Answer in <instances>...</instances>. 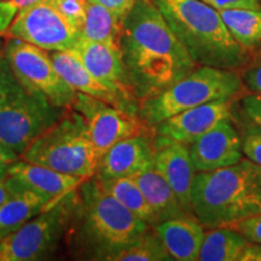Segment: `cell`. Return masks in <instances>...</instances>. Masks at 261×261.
Listing matches in <instances>:
<instances>
[{
    "instance_id": "32",
    "label": "cell",
    "mask_w": 261,
    "mask_h": 261,
    "mask_svg": "<svg viewBox=\"0 0 261 261\" xmlns=\"http://www.w3.org/2000/svg\"><path fill=\"white\" fill-rule=\"evenodd\" d=\"M242 151L247 159L261 166V133H248L242 142Z\"/></svg>"
},
{
    "instance_id": "33",
    "label": "cell",
    "mask_w": 261,
    "mask_h": 261,
    "mask_svg": "<svg viewBox=\"0 0 261 261\" xmlns=\"http://www.w3.org/2000/svg\"><path fill=\"white\" fill-rule=\"evenodd\" d=\"M218 11L228 9H261V0H201Z\"/></svg>"
},
{
    "instance_id": "25",
    "label": "cell",
    "mask_w": 261,
    "mask_h": 261,
    "mask_svg": "<svg viewBox=\"0 0 261 261\" xmlns=\"http://www.w3.org/2000/svg\"><path fill=\"white\" fill-rule=\"evenodd\" d=\"M100 187L106 192L112 195L122 205L137 215L139 219L154 227L156 225L155 215L152 213L144 194L140 190L137 182L132 178H112L99 179Z\"/></svg>"
},
{
    "instance_id": "5",
    "label": "cell",
    "mask_w": 261,
    "mask_h": 261,
    "mask_svg": "<svg viewBox=\"0 0 261 261\" xmlns=\"http://www.w3.org/2000/svg\"><path fill=\"white\" fill-rule=\"evenodd\" d=\"M68 108L21 84L3 54L0 60V142L21 155L33 140L54 126Z\"/></svg>"
},
{
    "instance_id": "23",
    "label": "cell",
    "mask_w": 261,
    "mask_h": 261,
    "mask_svg": "<svg viewBox=\"0 0 261 261\" xmlns=\"http://www.w3.org/2000/svg\"><path fill=\"white\" fill-rule=\"evenodd\" d=\"M122 22V19L116 17L104 6L87 2L86 17L80 31V37L120 48Z\"/></svg>"
},
{
    "instance_id": "31",
    "label": "cell",
    "mask_w": 261,
    "mask_h": 261,
    "mask_svg": "<svg viewBox=\"0 0 261 261\" xmlns=\"http://www.w3.org/2000/svg\"><path fill=\"white\" fill-rule=\"evenodd\" d=\"M242 233L249 242L261 244V213L228 225Z\"/></svg>"
},
{
    "instance_id": "17",
    "label": "cell",
    "mask_w": 261,
    "mask_h": 261,
    "mask_svg": "<svg viewBox=\"0 0 261 261\" xmlns=\"http://www.w3.org/2000/svg\"><path fill=\"white\" fill-rule=\"evenodd\" d=\"M50 55L58 73L76 92L97 98L125 110L130 115L138 116V109L94 79L73 51H52Z\"/></svg>"
},
{
    "instance_id": "28",
    "label": "cell",
    "mask_w": 261,
    "mask_h": 261,
    "mask_svg": "<svg viewBox=\"0 0 261 261\" xmlns=\"http://www.w3.org/2000/svg\"><path fill=\"white\" fill-rule=\"evenodd\" d=\"M241 113L248 126V133H261V94L250 93L240 99Z\"/></svg>"
},
{
    "instance_id": "13",
    "label": "cell",
    "mask_w": 261,
    "mask_h": 261,
    "mask_svg": "<svg viewBox=\"0 0 261 261\" xmlns=\"http://www.w3.org/2000/svg\"><path fill=\"white\" fill-rule=\"evenodd\" d=\"M154 138L144 132L132 135L114 144L99 159L96 177L99 179L130 178L154 167Z\"/></svg>"
},
{
    "instance_id": "22",
    "label": "cell",
    "mask_w": 261,
    "mask_h": 261,
    "mask_svg": "<svg viewBox=\"0 0 261 261\" xmlns=\"http://www.w3.org/2000/svg\"><path fill=\"white\" fill-rule=\"evenodd\" d=\"M249 241L231 226H220L204 232L198 259L200 261H238Z\"/></svg>"
},
{
    "instance_id": "2",
    "label": "cell",
    "mask_w": 261,
    "mask_h": 261,
    "mask_svg": "<svg viewBox=\"0 0 261 261\" xmlns=\"http://www.w3.org/2000/svg\"><path fill=\"white\" fill-rule=\"evenodd\" d=\"M149 227V224L104 191L96 175L76 189V203L68 234L75 255L114 261Z\"/></svg>"
},
{
    "instance_id": "38",
    "label": "cell",
    "mask_w": 261,
    "mask_h": 261,
    "mask_svg": "<svg viewBox=\"0 0 261 261\" xmlns=\"http://www.w3.org/2000/svg\"><path fill=\"white\" fill-rule=\"evenodd\" d=\"M3 48H4V40L0 37V60H2L3 57Z\"/></svg>"
},
{
    "instance_id": "16",
    "label": "cell",
    "mask_w": 261,
    "mask_h": 261,
    "mask_svg": "<svg viewBox=\"0 0 261 261\" xmlns=\"http://www.w3.org/2000/svg\"><path fill=\"white\" fill-rule=\"evenodd\" d=\"M233 100L213 102L175 114L154 127L155 133L191 144L224 120L233 119Z\"/></svg>"
},
{
    "instance_id": "36",
    "label": "cell",
    "mask_w": 261,
    "mask_h": 261,
    "mask_svg": "<svg viewBox=\"0 0 261 261\" xmlns=\"http://www.w3.org/2000/svg\"><path fill=\"white\" fill-rule=\"evenodd\" d=\"M238 261H261V244L248 242L238 257Z\"/></svg>"
},
{
    "instance_id": "3",
    "label": "cell",
    "mask_w": 261,
    "mask_h": 261,
    "mask_svg": "<svg viewBox=\"0 0 261 261\" xmlns=\"http://www.w3.org/2000/svg\"><path fill=\"white\" fill-rule=\"evenodd\" d=\"M197 65L242 69L248 51L228 32L218 10L201 0H152Z\"/></svg>"
},
{
    "instance_id": "30",
    "label": "cell",
    "mask_w": 261,
    "mask_h": 261,
    "mask_svg": "<svg viewBox=\"0 0 261 261\" xmlns=\"http://www.w3.org/2000/svg\"><path fill=\"white\" fill-rule=\"evenodd\" d=\"M35 2L38 0H0V37L5 35L18 12Z\"/></svg>"
},
{
    "instance_id": "37",
    "label": "cell",
    "mask_w": 261,
    "mask_h": 261,
    "mask_svg": "<svg viewBox=\"0 0 261 261\" xmlns=\"http://www.w3.org/2000/svg\"><path fill=\"white\" fill-rule=\"evenodd\" d=\"M10 191H11V178L6 175L4 179L0 180V207L4 204L6 198L9 197Z\"/></svg>"
},
{
    "instance_id": "8",
    "label": "cell",
    "mask_w": 261,
    "mask_h": 261,
    "mask_svg": "<svg viewBox=\"0 0 261 261\" xmlns=\"http://www.w3.org/2000/svg\"><path fill=\"white\" fill-rule=\"evenodd\" d=\"M76 190L0 240V261H35L50 255L73 218Z\"/></svg>"
},
{
    "instance_id": "1",
    "label": "cell",
    "mask_w": 261,
    "mask_h": 261,
    "mask_svg": "<svg viewBox=\"0 0 261 261\" xmlns=\"http://www.w3.org/2000/svg\"><path fill=\"white\" fill-rule=\"evenodd\" d=\"M120 51L129 89L139 103L197 67L152 0H136L122 22Z\"/></svg>"
},
{
    "instance_id": "20",
    "label": "cell",
    "mask_w": 261,
    "mask_h": 261,
    "mask_svg": "<svg viewBox=\"0 0 261 261\" xmlns=\"http://www.w3.org/2000/svg\"><path fill=\"white\" fill-rule=\"evenodd\" d=\"M10 178L11 191L4 204L0 207V231L6 234L17 230L50 205L46 197L25 187L17 179Z\"/></svg>"
},
{
    "instance_id": "29",
    "label": "cell",
    "mask_w": 261,
    "mask_h": 261,
    "mask_svg": "<svg viewBox=\"0 0 261 261\" xmlns=\"http://www.w3.org/2000/svg\"><path fill=\"white\" fill-rule=\"evenodd\" d=\"M242 81L244 87L253 93L261 94V50L256 51V55L243 67Z\"/></svg>"
},
{
    "instance_id": "35",
    "label": "cell",
    "mask_w": 261,
    "mask_h": 261,
    "mask_svg": "<svg viewBox=\"0 0 261 261\" xmlns=\"http://www.w3.org/2000/svg\"><path fill=\"white\" fill-rule=\"evenodd\" d=\"M19 159V155L14 150L0 142V180L8 175V169L12 162Z\"/></svg>"
},
{
    "instance_id": "39",
    "label": "cell",
    "mask_w": 261,
    "mask_h": 261,
    "mask_svg": "<svg viewBox=\"0 0 261 261\" xmlns=\"http://www.w3.org/2000/svg\"><path fill=\"white\" fill-rule=\"evenodd\" d=\"M5 234H6L5 232H3V231H0V240H2V238H3V237H4V236H5Z\"/></svg>"
},
{
    "instance_id": "7",
    "label": "cell",
    "mask_w": 261,
    "mask_h": 261,
    "mask_svg": "<svg viewBox=\"0 0 261 261\" xmlns=\"http://www.w3.org/2000/svg\"><path fill=\"white\" fill-rule=\"evenodd\" d=\"M19 159L86 180L96 175L100 158L83 115L68 108L54 126L33 140Z\"/></svg>"
},
{
    "instance_id": "6",
    "label": "cell",
    "mask_w": 261,
    "mask_h": 261,
    "mask_svg": "<svg viewBox=\"0 0 261 261\" xmlns=\"http://www.w3.org/2000/svg\"><path fill=\"white\" fill-rule=\"evenodd\" d=\"M244 84L236 70L197 65L161 93L139 103L138 117L145 126H158L175 114L213 102L238 97Z\"/></svg>"
},
{
    "instance_id": "19",
    "label": "cell",
    "mask_w": 261,
    "mask_h": 261,
    "mask_svg": "<svg viewBox=\"0 0 261 261\" xmlns=\"http://www.w3.org/2000/svg\"><path fill=\"white\" fill-rule=\"evenodd\" d=\"M154 228L172 260L197 261L204 231L194 215L162 221Z\"/></svg>"
},
{
    "instance_id": "27",
    "label": "cell",
    "mask_w": 261,
    "mask_h": 261,
    "mask_svg": "<svg viewBox=\"0 0 261 261\" xmlns=\"http://www.w3.org/2000/svg\"><path fill=\"white\" fill-rule=\"evenodd\" d=\"M77 32L83 28L89 0H47Z\"/></svg>"
},
{
    "instance_id": "34",
    "label": "cell",
    "mask_w": 261,
    "mask_h": 261,
    "mask_svg": "<svg viewBox=\"0 0 261 261\" xmlns=\"http://www.w3.org/2000/svg\"><path fill=\"white\" fill-rule=\"evenodd\" d=\"M89 2L104 6L109 11H112L116 17L123 21L135 5L136 0H89Z\"/></svg>"
},
{
    "instance_id": "18",
    "label": "cell",
    "mask_w": 261,
    "mask_h": 261,
    "mask_svg": "<svg viewBox=\"0 0 261 261\" xmlns=\"http://www.w3.org/2000/svg\"><path fill=\"white\" fill-rule=\"evenodd\" d=\"M8 175L17 179L23 182L25 187L46 197L50 201L48 207L57 203L69 192L76 190L84 181V179L79 177L57 172L52 168L24 161L22 159L16 160L10 165Z\"/></svg>"
},
{
    "instance_id": "12",
    "label": "cell",
    "mask_w": 261,
    "mask_h": 261,
    "mask_svg": "<svg viewBox=\"0 0 261 261\" xmlns=\"http://www.w3.org/2000/svg\"><path fill=\"white\" fill-rule=\"evenodd\" d=\"M70 51L79 57L94 79L138 109L139 102L129 89L120 48L79 37Z\"/></svg>"
},
{
    "instance_id": "10",
    "label": "cell",
    "mask_w": 261,
    "mask_h": 261,
    "mask_svg": "<svg viewBox=\"0 0 261 261\" xmlns=\"http://www.w3.org/2000/svg\"><path fill=\"white\" fill-rule=\"evenodd\" d=\"M46 50L68 51L80 34L47 0H38L21 10L5 33Z\"/></svg>"
},
{
    "instance_id": "15",
    "label": "cell",
    "mask_w": 261,
    "mask_h": 261,
    "mask_svg": "<svg viewBox=\"0 0 261 261\" xmlns=\"http://www.w3.org/2000/svg\"><path fill=\"white\" fill-rule=\"evenodd\" d=\"M154 145L155 169L177 195L184 211L194 215L191 210V191L196 171L188 145L158 133L154 138Z\"/></svg>"
},
{
    "instance_id": "14",
    "label": "cell",
    "mask_w": 261,
    "mask_h": 261,
    "mask_svg": "<svg viewBox=\"0 0 261 261\" xmlns=\"http://www.w3.org/2000/svg\"><path fill=\"white\" fill-rule=\"evenodd\" d=\"M230 121L219 122L188 145L196 172L228 167L242 160V140Z\"/></svg>"
},
{
    "instance_id": "24",
    "label": "cell",
    "mask_w": 261,
    "mask_h": 261,
    "mask_svg": "<svg viewBox=\"0 0 261 261\" xmlns=\"http://www.w3.org/2000/svg\"><path fill=\"white\" fill-rule=\"evenodd\" d=\"M219 14L228 32L248 52L261 50V9H228Z\"/></svg>"
},
{
    "instance_id": "9",
    "label": "cell",
    "mask_w": 261,
    "mask_h": 261,
    "mask_svg": "<svg viewBox=\"0 0 261 261\" xmlns=\"http://www.w3.org/2000/svg\"><path fill=\"white\" fill-rule=\"evenodd\" d=\"M3 54L23 86L46 96L55 106L71 108L76 91L58 73L48 51L21 39L6 37Z\"/></svg>"
},
{
    "instance_id": "21",
    "label": "cell",
    "mask_w": 261,
    "mask_h": 261,
    "mask_svg": "<svg viewBox=\"0 0 261 261\" xmlns=\"http://www.w3.org/2000/svg\"><path fill=\"white\" fill-rule=\"evenodd\" d=\"M130 178L137 182V185L144 194L155 215L156 225L166 220L190 215L184 211L177 195L165 180V178L156 171L155 167L145 169Z\"/></svg>"
},
{
    "instance_id": "26",
    "label": "cell",
    "mask_w": 261,
    "mask_h": 261,
    "mask_svg": "<svg viewBox=\"0 0 261 261\" xmlns=\"http://www.w3.org/2000/svg\"><path fill=\"white\" fill-rule=\"evenodd\" d=\"M169 261L172 260L155 228H148L142 237L128 249L120 253L114 261Z\"/></svg>"
},
{
    "instance_id": "4",
    "label": "cell",
    "mask_w": 261,
    "mask_h": 261,
    "mask_svg": "<svg viewBox=\"0 0 261 261\" xmlns=\"http://www.w3.org/2000/svg\"><path fill=\"white\" fill-rule=\"evenodd\" d=\"M191 210L210 228L261 213V166L242 159L228 167L198 172L192 184Z\"/></svg>"
},
{
    "instance_id": "11",
    "label": "cell",
    "mask_w": 261,
    "mask_h": 261,
    "mask_svg": "<svg viewBox=\"0 0 261 261\" xmlns=\"http://www.w3.org/2000/svg\"><path fill=\"white\" fill-rule=\"evenodd\" d=\"M71 108L86 121L90 139L99 158L117 142L143 130L138 116L85 93L76 92Z\"/></svg>"
}]
</instances>
